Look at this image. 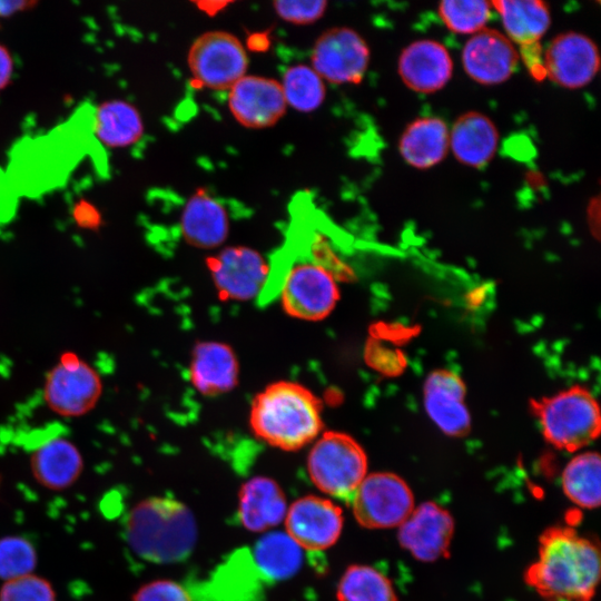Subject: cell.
<instances>
[{
    "label": "cell",
    "instance_id": "obj_1",
    "mask_svg": "<svg viewBox=\"0 0 601 601\" xmlns=\"http://www.w3.org/2000/svg\"><path fill=\"white\" fill-rule=\"evenodd\" d=\"M598 545L571 526L548 528L525 582L548 601H591L600 580Z\"/></svg>",
    "mask_w": 601,
    "mask_h": 601
},
{
    "label": "cell",
    "instance_id": "obj_2",
    "mask_svg": "<svg viewBox=\"0 0 601 601\" xmlns=\"http://www.w3.org/2000/svg\"><path fill=\"white\" fill-rule=\"evenodd\" d=\"M249 426L267 445L286 452L297 451L322 434L323 404L307 386L294 381H276L253 398Z\"/></svg>",
    "mask_w": 601,
    "mask_h": 601
},
{
    "label": "cell",
    "instance_id": "obj_3",
    "mask_svg": "<svg viewBox=\"0 0 601 601\" xmlns=\"http://www.w3.org/2000/svg\"><path fill=\"white\" fill-rule=\"evenodd\" d=\"M124 531L132 552L158 564L186 560L198 535L191 510L168 496H150L136 503L126 516Z\"/></svg>",
    "mask_w": 601,
    "mask_h": 601
},
{
    "label": "cell",
    "instance_id": "obj_4",
    "mask_svg": "<svg viewBox=\"0 0 601 601\" xmlns=\"http://www.w3.org/2000/svg\"><path fill=\"white\" fill-rule=\"evenodd\" d=\"M308 476L322 493L349 504L367 475V455L349 434L323 431L307 455Z\"/></svg>",
    "mask_w": 601,
    "mask_h": 601
},
{
    "label": "cell",
    "instance_id": "obj_5",
    "mask_svg": "<svg viewBox=\"0 0 601 601\" xmlns=\"http://www.w3.org/2000/svg\"><path fill=\"white\" fill-rule=\"evenodd\" d=\"M544 439L554 447L575 452L600 434L601 417L597 400L585 388L573 386L533 402Z\"/></svg>",
    "mask_w": 601,
    "mask_h": 601
},
{
    "label": "cell",
    "instance_id": "obj_6",
    "mask_svg": "<svg viewBox=\"0 0 601 601\" xmlns=\"http://www.w3.org/2000/svg\"><path fill=\"white\" fill-rule=\"evenodd\" d=\"M194 81L210 90H229L246 75L248 57L242 41L223 31H207L197 37L187 55Z\"/></svg>",
    "mask_w": 601,
    "mask_h": 601
},
{
    "label": "cell",
    "instance_id": "obj_7",
    "mask_svg": "<svg viewBox=\"0 0 601 601\" xmlns=\"http://www.w3.org/2000/svg\"><path fill=\"white\" fill-rule=\"evenodd\" d=\"M355 520L367 529L398 528L411 514V487L391 472L367 473L349 503Z\"/></svg>",
    "mask_w": 601,
    "mask_h": 601
},
{
    "label": "cell",
    "instance_id": "obj_8",
    "mask_svg": "<svg viewBox=\"0 0 601 601\" xmlns=\"http://www.w3.org/2000/svg\"><path fill=\"white\" fill-rule=\"evenodd\" d=\"M370 65V49L355 30L333 27L315 41L311 53V67L331 83H358Z\"/></svg>",
    "mask_w": 601,
    "mask_h": 601
},
{
    "label": "cell",
    "instance_id": "obj_9",
    "mask_svg": "<svg viewBox=\"0 0 601 601\" xmlns=\"http://www.w3.org/2000/svg\"><path fill=\"white\" fill-rule=\"evenodd\" d=\"M285 532L304 550L324 551L339 539L344 526L341 506L325 496L308 494L287 509Z\"/></svg>",
    "mask_w": 601,
    "mask_h": 601
},
{
    "label": "cell",
    "instance_id": "obj_10",
    "mask_svg": "<svg viewBox=\"0 0 601 601\" xmlns=\"http://www.w3.org/2000/svg\"><path fill=\"white\" fill-rule=\"evenodd\" d=\"M214 285L226 299L249 300L259 296L266 285L269 265L255 249L231 246L207 260Z\"/></svg>",
    "mask_w": 601,
    "mask_h": 601
},
{
    "label": "cell",
    "instance_id": "obj_11",
    "mask_svg": "<svg viewBox=\"0 0 601 601\" xmlns=\"http://www.w3.org/2000/svg\"><path fill=\"white\" fill-rule=\"evenodd\" d=\"M545 77L566 89L590 83L600 68V56L592 39L579 32L553 38L543 52Z\"/></svg>",
    "mask_w": 601,
    "mask_h": 601
},
{
    "label": "cell",
    "instance_id": "obj_12",
    "mask_svg": "<svg viewBox=\"0 0 601 601\" xmlns=\"http://www.w3.org/2000/svg\"><path fill=\"white\" fill-rule=\"evenodd\" d=\"M454 534L451 513L435 502L414 508L398 526L397 539L403 549L422 562H434L449 555Z\"/></svg>",
    "mask_w": 601,
    "mask_h": 601
},
{
    "label": "cell",
    "instance_id": "obj_13",
    "mask_svg": "<svg viewBox=\"0 0 601 601\" xmlns=\"http://www.w3.org/2000/svg\"><path fill=\"white\" fill-rule=\"evenodd\" d=\"M228 108L242 126L264 129L285 115L287 104L279 81L245 75L228 90Z\"/></svg>",
    "mask_w": 601,
    "mask_h": 601
},
{
    "label": "cell",
    "instance_id": "obj_14",
    "mask_svg": "<svg viewBox=\"0 0 601 601\" xmlns=\"http://www.w3.org/2000/svg\"><path fill=\"white\" fill-rule=\"evenodd\" d=\"M101 393L98 373L83 361L71 370L57 364L47 374L43 386V398L49 408L66 417L81 416L91 411Z\"/></svg>",
    "mask_w": 601,
    "mask_h": 601
},
{
    "label": "cell",
    "instance_id": "obj_15",
    "mask_svg": "<svg viewBox=\"0 0 601 601\" xmlns=\"http://www.w3.org/2000/svg\"><path fill=\"white\" fill-rule=\"evenodd\" d=\"M519 53L505 35L484 28L472 35L462 50V66L474 81L493 86L506 81L519 63Z\"/></svg>",
    "mask_w": 601,
    "mask_h": 601
},
{
    "label": "cell",
    "instance_id": "obj_16",
    "mask_svg": "<svg viewBox=\"0 0 601 601\" xmlns=\"http://www.w3.org/2000/svg\"><path fill=\"white\" fill-rule=\"evenodd\" d=\"M462 378L447 370H436L425 380L423 404L432 422L449 436H462L471 427Z\"/></svg>",
    "mask_w": 601,
    "mask_h": 601
},
{
    "label": "cell",
    "instance_id": "obj_17",
    "mask_svg": "<svg viewBox=\"0 0 601 601\" xmlns=\"http://www.w3.org/2000/svg\"><path fill=\"white\" fill-rule=\"evenodd\" d=\"M398 75L406 87L421 93L441 90L453 73V60L443 43L422 39L403 49L397 62Z\"/></svg>",
    "mask_w": 601,
    "mask_h": 601
},
{
    "label": "cell",
    "instance_id": "obj_18",
    "mask_svg": "<svg viewBox=\"0 0 601 601\" xmlns=\"http://www.w3.org/2000/svg\"><path fill=\"white\" fill-rule=\"evenodd\" d=\"M239 363L234 349L217 341L197 343L190 356L191 385L205 396L230 392L238 383Z\"/></svg>",
    "mask_w": 601,
    "mask_h": 601
},
{
    "label": "cell",
    "instance_id": "obj_19",
    "mask_svg": "<svg viewBox=\"0 0 601 601\" xmlns=\"http://www.w3.org/2000/svg\"><path fill=\"white\" fill-rule=\"evenodd\" d=\"M287 509L286 495L272 477L254 476L239 489L237 515L250 532H267L284 522Z\"/></svg>",
    "mask_w": 601,
    "mask_h": 601
},
{
    "label": "cell",
    "instance_id": "obj_20",
    "mask_svg": "<svg viewBox=\"0 0 601 601\" xmlns=\"http://www.w3.org/2000/svg\"><path fill=\"white\" fill-rule=\"evenodd\" d=\"M226 208L206 189H197L181 211L180 231L186 243L200 249L219 247L227 238Z\"/></svg>",
    "mask_w": 601,
    "mask_h": 601
},
{
    "label": "cell",
    "instance_id": "obj_21",
    "mask_svg": "<svg viewBox=\"0 0 601 601\" xmlns=\"http://www.w3.org/2000/svg\"><path fill=\"white\" fill-rule=\"evenodd\" d=\"M30 467L40 485L61 491L78 480L83 460L72 442L56 434L32 447Z\"/></svg>",
    "mask_w": 601,
    "mask_h": 601
},
{
    "label": "cell",
    "instance_id": "obj_22",
    "mask_svg": "<svg viewBox=\"0 0 601 601\" xmlns=\"http://www.w3.org/2000/svg\"><path fill=\"white\" fill-rule=\"evenodd\" d=\"M450 150L462 164L481 168L494 157L499 131L484 114L469 111L461 115L450 129Z\"/></svg>",
    "mask_w": 601,
    "mask_h": 601
},
{
    "label": "cell",
    "instance_id": "obj_23",
    "mask_svg": "<svg viewBox=\"0 0 601 601\" xmlns=\"http://www.w3.org/2000/svg\"><path fill=\"white\" fill-rule=\"evenodd\" d=\"M450 129L437 117H422L403 131L398 150L412 167L427 169L441 162L450 150Z\"/></svg>",
    "mask_w": 601,
    "mask_h": 601
},
{
    "label": "cell",
    "instance_id": "obj_24",
    "mask_svg": "<svg viewBox=\"0 0 601 601\" xmlns=\"http://www.w3.org/2000/svg\"><path fill=\"white\" fill-rule=\"evenodd\" d=\"M506 38L520 47L539 43L551 24L548 4L539 0H495Z\"/></svg>",
    "mask_w": 601,
    "mask_h": 601
},
{
    "label": "cell",
    "instance_id": "obj_25",
    "mask_svg": "<svg viewBox=\"0 0 601 601\" xmlns=\"http://www.w3.org/2000/svg\"><path fill=\"white\" fill-rule=\"evenodd\" d=\"M303 551L286 532H267L254 546V568L268 581L289 579L302 566Z\"/></svg>",
    "mask_w": 601,
    "mask_h": 601
},
{
    "label": "cell",
    "instance_id": "obj_26",
    "mask_svg": "<svg viewBox=\"0 0 601 601\" xmlns=\"http://www.w3.org/2000/svg\"><path fill=\"white\" fill-rule=\"evenodd\" d=\"M93 131L106 146L124 148L136 144L144 135L139 111L124 100L105 101L95 111Z\"/></svg>",
    "mask_w": 601,
    "mask_h": 601
},
{
    "label": "cell",
    "instance_id": "obj_27",
    "mask_svg": "<svg viewBox=\"0 0 601 601\" xmlns=\"http://www.w3.org/2000/svg\"><path fill=\"white\" fill-rule=\"evenodd\" d=\"M601 460L597 452H583L565 465L561 483L566 497L583 509H595L601 501Z\"/></svg>",
    "mask_w": 601,
    "mask_h": 601
},
{
    "label": "cell",
    "instance_id": "obj_28",
    "mask_svg": "<svg viewBox=\"0 0 601 601\" xmlns=\"http://www.w3.org/2000/svg\"><path fill=\"white\" fill-rule=\"evenodd\" d=\"M338 601H397L390 579L377 569L365 564L349 565L341 577Z\"/></svg>",
    "mask_w": 601,
    "mask_h": 601
},
{
    "label": "cell",
    "instance_id": "obj_29",
    "mask_svg": "<svg viewBox=\"0 0 601 601\" xmlns=\"http://www.w3.org/2000/svg\"><path fill=\"white\" fill-rule=\"evenodd\" d=\"M279 82L287 106L298 111L311 112L325 99V82L311 66L298 63L288 67Z\"/></svg>",
    "mask_w": 601,
    "mask_h": 601
},
{
    "label": "cell",
    "instance_id": "obj_30",
    "mask_svg": "<svg viewBox=\"0 0 601 601\" xmlns=\"http://www.w3.org/2000/svg\"><path fill=\"white\" fill-rule=\"evenodd\" d=\"M439 14L449 30L472 36L483 30L491 17L492 4L477 0H449L439 3Z\"/></svg>",
    "mask_w": 601,
    "mask_h": 601
},
{
    "label": "cell",
    "instance_id": "obj_31",
    "mask_svg": "<svg viewBox=\"0 0 601 601\" xmlns=\"http://www.w3.org/2000/svg\"><path fill=\"white\" fill-rule=\"evenodd\" d=\"M37 561L36 549L26 538L7 535L0 539V579L8 581L31 574Z\"/></svg>",
    "mask_w": 601,
    "mask_h": 601
},
{
    "label": "cell",
    "instance_id": "obj_32",
    "mask_svg": "<svg viewBox=\"0 0 601 601\" xmlns=\"http://www.w3.org/2000/svg\"><path fill=\"white\" fill-rule=\"evenodd\" d=\"M0 601H57L51 583L33 573L4 581Z\"/></svg>",
    "mask_w": 601,
    "mask_h": 601
},
{
    "label": "cell",
    "instance_id": "obj_33",
    "mask_svg": "<svg viewBox=\"0 0 601 601\" xmlns=\"http://www.w3.org/2000/svg\"><path fill=\"white\" fill-rule=\"evenodd\" d=\"M273 7L280 19L293 24L305 26L323 17L327 2L323 0L275 1Z\"/></svg>",
    "mask_w": 601,
    "mask_h": 601
},
{
    "label": "cell",
    "instance_id": "obj_34",
    "mask_svg": "<svg viewBox=\"0 0 601 601\" xmlns=\"http://www.w3.org/2000/svg\"><path fill=\"white\" fill-rule=\"evenodd\" d=\"M131 601H193L187 589L173 580L159 579L145 583Z\"/></svg>",
    "mask_w": 601,
    "mask_h": 601
},
{
    "label": "cell",
    "instance_id": "obj_35",
    "mask_svg": "<svg viewBox=\"0 0 601 601\" xmlns=\"http://www.w3.org/2000/svg\"><path fill=\"white\" fill-rule=\"evenodd\" d=\"M72 216L75 223L85 229H97L102 223L101 214L97 207L85 199L75 204Z\"/></svg>",
    "mask_w": 601,
    "mask_h": 601
},
{
    "label": "cell",
    "instance_id": "obj_36",
    "mask_svg": "<svg viewBox=\"0 0 601 601\" xmlns=\"http://www.w3.org/2000/svg\"><path fill=\"white\" fill-rule=\"evenodd\" d=\"M521 57L533 77L538 79H543L545 77L543 53L539 48V43L521 47Z\"/></svg>",
    "mask_w": 601,
    "mask_h": 601
},
{
    "label": "cell",
    "instance_id": "obj_37",
    "mask_svg": "<svg viewBox=\"0 0 601 601\" xmlns=\"http://www.w3.org/2000/svg\"><path fill=\"white\" fill-rule=\"evenodd\" d=\"M13 75V60L8 49L0 45V90L11 81Z\"/></svg>",
    "mask_w": 601,
    "mask_h": 601
},
{
    "label": "cell",
    "instance_id": "obj_38",
    "mask_svg": "<svg viewBox=\"0 0 601 601\" xmlns=\"http://www.w3.org/2000/svg\"><path fill=\"white\" fill-rule=\"evenodd\" d=\"M36 4L33 1H0V19L7 18Z\"/></svg>",
    "mask_w": 601,
    "mask_h": 601
}]
</instances>
